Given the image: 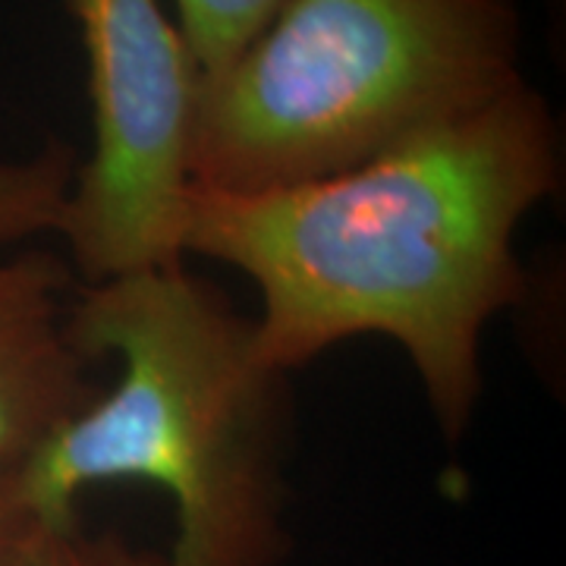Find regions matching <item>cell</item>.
Masks as SVG:
<instances>
[{
	"instance_id": "cell-1",
	"label": "cell",
	"mask_w": 566,
	"mask_h": 566,
	"mask_svg": "<svg viewBox=\"0 0 566 566\" xmlns=\"http://www.w3.org/2000/svg\"><path fill=\"white\" fill-rule=\"evenodd\" d=\"M560 170L554 111L526 82L334 177L262 192L192 186L182 259L255 283V353L283 375L356 337L400 346L453 447L485 394L488 327L528 293L516 233Z\"/></svg>"
},
{
	"instance_id": "cell-2",
	"label": "cell",
	"mask_w": 566,
	"mask_h": 566,
	"mask_svg": "<svg viewBox=\"0 0 566 566\" xmlns=\"http://www.w3.org/2000/svg\"><path fill=\"white\" fill-rule=\"evenodd\" d=\"M70 340L117 378L20 465L22 513L70 526L85 491L145 482L174 510L164 566H286L290 375L262 363L252 318L180 259L80 283Z\"/></svg>"
},
{
	"instance_id": "cell-3",
	"label": "cell",
	"mask_w": 566,
	"mask_h": 566,
	"mask_svg": "<svg viewBox=\"0 0 566 566\" xmlns=\"http://www.w3.org/2000/svg\"><path fill=\"white\" fill-rule=\"evenodd\" d=\"M520 85L513 0H286L199 80L189 180L262 192L334 177Z\"/></svg>"
},
{
	"instance_id": "cell-4",
	"label": "cell",
	"mask_w": 566,
	"mask_h": 566,
	"mask_svg": "<svg viewBox=\"0 0 566 566\" xmlns=\"http://www.w3.org/2000/svg\"><path fill=\"white\" fill-rule=\"evenodd\" d=\"M88 63L92 151L57 237L80 283L182 259L199 73L161 0H63Z\"/></svg>"
},
{
	"instance_id": "cell-5",
	"label": "cell",
	"mask_w": 566,
	"mask_h": 566,
	"mask_svg": "<svg viewBox=\"0 0 566 566\" xmlns=\"http://www.w3.org/2000/svg\"><path fill=\"white\" fill-rule=\"evenodd\" d=\"M76 274L54 252L0 259V475L98 394L88 363L70 340Z\"/></svg>"
},
{
	"instance_id": "cell-6",
	"label": "cell",
	"mask_w": 566,
	"mask_h": 566,
	"mask_svg": "<svg viewBox=\"0 0 566 566\" xmlns=\"http://www.w3.org/2000/svg\"><path fill=\"white\" fill-rule=\"evenodd\" d=\"M80 170L70 145L51 139L22 161H0V249L57 233Z\"/></svg>"
},
{
	"instance_id": "cell-7",
	"label": "cell",
	"mask_w": 566,
	"mask_h": 566,
	"mask_svg": "<svg viewBox=\"0 0 566 566\" xmlns=\"http://www.w3.org/2000/svg\"><path fill=\"white\" fill-rule=\"evenodd\" d=\"M0 566H164V551L129 542L123 532H92L80 523H29L0 542Z\"/></svg>"
},
{
	"instance_id": "cell-8",
	"label": "cell",
	"mask_w": 566,
	"mask_h": 566,
	"mask_svg": "<svg viewBox=\"0 0 566 566\" xmlns=\"http://www.w3.org/2000/svg\"><path fill=\"white\" fill-rule=\"evenodd\" d=\"M286 0H174L177 29L199 80L214 76L245 44L262 35Z\"/></svg>"
},
{
	"instance_id": "cell-9",
	"label": "cell",
	"mask_w": 566,
	"mask_h": 566,
	"mask_svg": "<svg viewBox=\"0 0 566 566\" xmlns=\"http://www.w3.org/2000/svg\"><path fill=\"white\" fill-rule=\"evenodd\" d=\"M17 475L3 479L0 475V542H7L13 532H20L22 526H29L32 520L22 513L20 501H17Z\"/></svg>"
}]
</instances>
